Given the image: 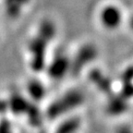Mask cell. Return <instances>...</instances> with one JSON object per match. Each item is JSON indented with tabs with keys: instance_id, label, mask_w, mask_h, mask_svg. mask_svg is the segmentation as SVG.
<instances>
[{
	"instance_id": "2e32d148",
	"label": "cell",
	"mask_w": 133,
	"mask_h": 133,
	"mask_svg": "<svg viewBox=\"0 0 133 133\" xmlns=\"http://www.w3.org/2000/svg\"><path fill=\"white\" fill-rule=\"evenodd\" d=\"M116 133H133V132L131 131V129H129V127H127V126H122V127L118 128Z\"/></svg>"
},
{
	"instance_id": "3957f363",
	"label": "cell",
	"mask_w": 133,
	"mask_h": 133,
	"mask_svg": "<svg viewBox=\"0 0 133 133\" xmlns=\"http://www.w3.org/2000/svg\"><path fill=\"white\" fill-rule=\"evenodd\" d=\"M97 56V49L94 44H85L79 50L75 59L70 63V69L73 75H78L87 64L91 63Z\"/></svg>"
},
{
	"instance_id": "52a82bcc",
	"label": "cell",
	"mask_w": 133,
	"mask_h": 133,
	"mask_svg": "<svg viewBox=\"0 0 133 133\" xmlns=\"http://www.w3.org/2000/svg\"><path fill=\"white\" fill-rule=\"evenodd\" d=\"M29 2L30 0H4L8 16L12 19L18 18L21 13V8Z\"/></svg>"
},
{
	"instance_id": "277c9868",
	"label": "cell",
	"mask_w": 133,
	"mask_h": 133,
	"mask_svg": "<svg viewBox=\"0 0 133 133\" xmlns=\"http://www.w3.org/2000/svg\"><path fill=\"white\" fill-rule=\"evenodd\" d=\"M101 24L107 30H115L122 22V12L120 8L114 5H108L100 12Z\"/></svg>"
},
{
	"instance_id": "ba28073f",
	"label": "cell",
	"mask_w": 133,
	"mask_h": 133,
	"mask_svg": "<svg viewBox=\"0 0 133 133\" xmlns=\"http://www.w3.org/2000/svg\"><path fill=\"white\" fill-rule=\"evenodd\" d=\"M124 97L119 96H112L108 103V112L112 115H119L125 112L127 109V103Z\"/></svg>"
},
{
	"instance_id": "7c38bea8",
	"label": "cell",
	"mask_w": 133,
	"mask_h": 133,
	"mask_svg": "<svg viewBox=\"0 0 133 133\" xmlns=\"http://www.w3.org/2000/svg\"><path fill=\"white\" fill-rule=\"evenodd\" d=\"M81 125V120L78 117L66 120L59 126L56 133H76Z\"/></svg>"
},
{
	"instance_id": "9c48e42d",
	"label": "cell",
	"mask_w": 133,
	"mask_h": 133,
	"mask_svg": "<svg viewBox=\"0 0 133 133\" xmlns=\"http://www.w3.org/2000/svg\"><path fill=\"white\" fill-rule=\"evenodd\" d=\"M91 81L94 83H95V85H97V87L99 88V90H101L102 91L108 94L111 91V83L110 81L104 76L102 73L98 70H94L90 75Z\"/></svg>"
},
{
	"instance_id": "30bf717a",
	"label": "cell",
	"mask_w": 133,
	"mask_h": 133,
	"mask_svg": "<svg viewBox=\"0 0 133 133\" xmlns=\"http://www.w3.org/2000/svg\"><path fill=\"white\" fill-rule=\"evenodd\" d=\"M56 30L55 24L49 19H44L42 21L38 30V34L46 40L47 42H51L56 35Z\"/></svg>"
},
{
	"instance_id": "6da1fadb",
	"label": "cell",
	"mask_w": 133,
	"mask_h": 133,
	"mask_svg": "<svg viewBox=\"0 0 133 133\" xmlns=\"http://www.w3.org/2000/svg\"><path fill=\"white\" fill-rule=\"evenodd\" d=\"M84 96L79 91L73 90L68 91L61 98L55 101L48 107L47 115L50 118H56L64 115L65 113L78 107L83 103Z\"/></svg>"
},
{
	"instance_id": "4fadbf2b",
	"label": "cell",
	"mask_w": 133,
	"mask_h": 133,
	"mask_svg": "<svg viewBox=\"0 0 133 133\" xmlns=\"http://www.w3.org/2000/svg\"><path fill=\"white\" fill-rule=\"evenodd\" d=\"M29 117V122L31 123L32 126H39L41 124V116H40L39 110L37 109V107L31 104L30 107L29 111L26 114Z\"/></svg>"
},
{
	"instance_id": "9a60e30c",
	"label": "cell",
	"mask_w": 133,
	"mask_h": 133,
	"mask_svg": "<svg viewBox=\"0 0 133 133\" xmlns=\"http://www.w3.org/2000/svg\"><path fill=\"white\" fill-rule=\"evenodd\" d=\"M0 133H12L10 129V124L6 120H2L0 122Z\"/></svg>"
},
{
	"instance_id": "ac0fdd59",
	"label": "cell",
	"mask_w": 133,
	"mask_h": 133,
	"mask_svg": "<svg viewBox=\"0 0 133 133\" xmlns=\"http://www.w3.org/2000/svg\"><path fill=\"white\" fill-rule=\"evenodd\" d=\"M129 27H130V29L133 31V16L130 18V19H129Z\"/></svg>"
},
{
	"instance_id": "5bb4252c",
	"label": "cell",
	"mask_w": 133,
	"mask_h": 133,
	"mask_svg": "<svg viewBox=\"0 0 133 133\" xmlns=\"http://www.w3.org/2000/svg\"><path fill=\"white\" fill-rule=\"evenodd\" d=\"M133 79V66H129V69L125 70V72L122 75V81L124 83L131 82Z\"/></svg>"
},
{
	"instance_id": "5b68a950",
	"label": "cell",
	"mask_w": 133,
	"mask_h": 133,
	"mask_svg": "<svg viewBox=\"0 0 133 133\" xmlns=\"http://www.w3.org/2000/svg\"><path fill=\"white\" fill-rule=\"evenodd\" d=\"M69 69H70V62L68 56L63 54H58L50 63L47 71L50 78L54 79H60L66 74Z\"/></svg>"
},
{
	"instance_id": "e0dca14e",
	"label": "cell",
	"mask_w": 133,
	"mask_h": 133,
	"mask_svg": "<svg viewBox=\"0 0 133 133\" xmlns=\"http://www.w3.org/2000/svg\"><path fill=\"white\" fill-rule=\"evenodd\" d=\"M8 108V103H5V102H2V101H0V113L5 112V110H6Z\"/></svg>"
},
{
	"instance_id": "8fae6325",
	"label": "cell",
	"mask_w": 133,
	"mask_h": 133,
	"mask_svg": "<svg viewBox=\"0 0 133 133\" xmlns=\"http://www.w3.org/2000/svg\"><path fill=\"white\" fill-rule=\"evenodd\" d=\"M28 92L33 100L40 101L45 94V89L39 81L32 79L28 83Z\"/></svg>"
},
{
	"instance_id": "7a4b0ae2",
	"label": "cell",
	"mask_w": 133,
	"mask_h": 133,
	"mask_svg": "<svg viewBox=\"0 0 133 133\" xmlns=\"http://www.w3.org/2000/svg\"><path fill=\"white\" fill-rule=\"evenodd\" d=\"M49 42L37 34L29 43V51L31 53V68L32 70L40 72L45 68L46 49Z\"/></svg>"
},
{
	"instance_id": "8992f818",
	"label": "cell",
	"mask_w": 133,
	"mask_h": 133,
	"mask_svg": "<svg viewBox=\"0 0 133 133\" xmlns=\"http://www.w3.org/2000/svg\"><path fill=\"white\" fill-rule=\"evenodd\" d=\"M31 104L28 102L27 100L21 96L19 94H13L11 95L10 99L8 102V108L12 111L13 114L21 115L27 114Z\"/></svg>"
}]
</instances>
